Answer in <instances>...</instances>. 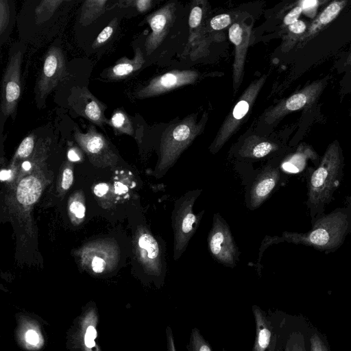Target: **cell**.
<instances>
[{
	"label": "cell",
	"instance_id": "6da1fadb",
	"mask_svg": "<svg viewBox=\"0 0 351 351\" xmlns=\"http://www.w3.org/2000/svg\"><path fill=\"white\" fill-rule=\"evenodd\" d=\"M204 116L197 122L194 115L169 125L164 131L160 143V160L158 168L165 173L177 161L181 154L200 134L206 121Z\"/></svg>",
	"mask_w": 351,
	"mask_h": 351
},
{
	"label": "cell",
	"instance_id": "7a4b0ae2",
	"mask_svg": "<svg viewBox=\"0 0 351 351\" xmlns=\"http://www.w3.org/2000/svg\"><path fill=\"white\" fill-rule=\"evenodd\" d=\"M201 192L200 189L188 191L175 202L171 216L175 261L185 251L199 224L204 211L195 215L193 207Z\"/></svg>",
	"mask_w": 351,
	"mask_h": 351
},
{
	"label": "cell",
	"instance_id": "3957f363",
	"mask_svg": "<svg viewBox=\"0 0 351 351\" xmlns=\"http://www.w3.org/2000/svg\"><path fill=\"white\" fill-rule=\"evenodd\" d=\"M272 311L274 330L281 344L282 351H310L311 322L302 315H291Z\"/></svg>",
	"mask_w": 351,
	"mask_h": 351
},
{
	"label": "cell",
	"instance_id": "277c9868",
	"mask_svg": "<svg viewBox=\"0 0 351 351\" xmlns=\"http://www.w3.org/2000/svg\"><path fill=\"white\" fill-rule=\"evenodd\" d=\"M341 160L337 146L328 147L319 167L313 173L309 184V202L317 206L330 199L337 184Z\"/></svg>",
	"mask_w": 351,
	"mask_h": 351
},
{
	"label": "cell",
	"instance_id": "5b68a950",
	"mask_svg": "<svg viewBox=\"0 0 351 351\" xmlns=\"http://www.w3.org/2000/svg\"><path fill=\"white\" fill-rule=\"evenodd\" d=\"M266 77L265 75H263L254 80L243 93L219 130L210 147L211 152H217L235 132L243 119L254 103Z\"/></svg>",
	"mask_w": 351,
	"mask_h": 351
},
{
	"label": "cell",
	"instance_id": "8992f818",
	"mask_svg": "<svg viewBox=\"0 0 351 351\" xmlns=\"http://www.w3.org/2000/svg\"><path fill=\"white\" fill-rule=\"evenodd\" d=\"M23 53L14 49L10 53L7 66L4 71L1 96V113L7 119L14 114L21 93V71Z\"/></svg>",
	"mask_w": 351,
	"mask_h": 351
},
{
	"label": "cell",
	"instance_id": "52a82bcc",
	"mask_svg": "<svg viewBox=\"0 0 351 351\" xmlns=\"http://www.w3.org/2000/svg\"><path fill=\"white\" fill-rule=\"evenodd\" d=\"M66 76L65 59L62 49L56 46L49 49L44 57L41 73L36 83V98L43 101Z\"/></svg>",
	"mask_w": 351,
	"mask_h": 351
},
{
	"label": "cell",
	"instance_id": "ba28073f",
	"mask_svg": "<svg viewBox=\"0 0 351 351\" xmlns=\"http://www.w3.org/2000/svg\"><path fill=\"white\" fill-rule=\"evenodd\" d=\"M208 245L210 254L218 262L231 267L236 265L239 256L237 248L228 223L219 214L214 215Z\"/></svg>",
	"mask_w": 351,
	"mask_h": 351
},
{
	"label": "cell",
	"instance_id": "9c48e42d",
	"mask_svg": "<svg viewBox=\"0 0 351 351\" xmlns=\"http://www.w3.org/2000/svg\"><path fill=\"white\" fill-rule=\"evenodd\" d=\"M67 103L77 115L95 125L103 127L108 123L104 114L106 105L97 99L87 88L73 87L68 97Z\"/></svg>",
	"mask_w": 351,
	"mask_h": 351
},
{
	"label": "cell",
	"instance_id": "30bf717a",
	"mask_svg": "<svg viewBox=\"0 0 351 351\" xmlns=\"http://www.w3.org/2000/svg\"><path fill=\"white\" fill-rule=\"evenodd\" d=\"M198 73L192 70H173L153 78L136 93L138 99L164 94L171 90L194 83Z\"/></svg>",
	"mask_w": 351,
	"mask_h": 351
},
{
	"label": "cell",
	"instance_id": "8fae6325",
	"mask_svg": "<svg viewBox=\"0 0 351 351\" xmlns=\"http://www.w3.org/2000/svg\"><path fill=\"white\" fill-rule=\"evenodd\" d=\"M176 12V4L169 3L147 17L151 28L145 43L147 55H150L162 43L172 25Z\"/></svg>",
	"mask_w": 351,
	"mask_h": 351
},
{
	"label": "cell",
	"instance_id": "7c38bea8",
	"mask_svg": "<svg viewBox=\"0 0 351 351\" xmlns=\"http://www.w3.org/2000/svg\"><path fill=\"white\" fill-rule=\"evenodd\" d=\"M229 39L234 45V58L232 69L234 89L236 93L243 74L245 60L250 44L251 27L244 23H234L229 28Z\"/></svg>",
	"mask_w": 351,
	"mask_h": 351
},
{
	"label": "cell",
	"instance_id": "4fadbf2b",
	"mask_svg": "<svg viewBox=\"0 0 351 351\" xmlns=\"http://www.w3.org/2000/svg\"><path fill=\"white\" fill-rule=\"evenodd\" d=\"M255 324V338L252 351H268L274 336L271 310L266 311L256 304L252 306Z\"/></svg>",
	"mask_w": 351,
	"mask_h": 351
},
{
	"label": "cell",
	"instance_id": "5bb4252c",
	"mask_svg": "<svg viewBox=\"0 0 351 351\" xmlns=\"http://www.w3.org/2000/svg\"><path fill=\"white\" fill-rule=\"evenodd\" d=\"M321 88L322 84L315 83L306 87L302 91L293 95L267 112L265 115V121L272 123L289 112L303 108L316 97Z\"/></svg>",
	"mask_w": 351,
	"mask_h": 351
},
{
	"label": "cell",
	"instance_id": "9a60e30c",
	"mask_svg": "<svg viewBox=\"0 0 351 351\" xmlns=\"http://www.w3.org/2000/svg\"><path fill=\"white\" fill-rule=\"evenodd\" d=\"M280 178L276 168H267L261 172L253 183L250 193V206L256 208L267 198Z\"/></svg>",
	"mask_w": 351,
	"mask_h": 351
},
{
	"label": "cell",
	"instance_id": "2e32d148",
	"mask_svg": "<svg viewBox=\"0 0 351 351\" xmlns=\"http://www.w3.org/2000/svg\"><path fill=\"white\" fill-rule=\"evenodd\" d=\"M144 62L143 53L141 48L136 47L135 49L134 58L130 59L124 56L119 59L117 62L108 69L107 77L110 80H113L125 78L139 70Z\"/></svg>",
	"mask_w": 351,
	"mask_h": 351
},
{
	"label": "cell",
	"instance_id": "e0dca14e",
	"mask_svg": "<svg viewBox=\"0 0 351 351\" xmlns=\"http://www.w3.org/2000/svg\"><path fill=\"white\" fill-rule=\"evenodd\" d=\"M346 3V1H335L330 3L311 23L307 32L301 38V40L306 41L313 37L337 16Z\"/></svg>",
	"mask_w": 351,
	"mask_h": 351
},
{
	"label": "cell",
	"instance_id": "ac0fdd59",
	"mask_svg": "<svg viewBox=\"0 0 351 351\" xmlns=\"http://www.w3.org/2000/svg\"><path fill=\"white\" fill-rule=\"evenodd\" d=\"M42 187L39 180L32 176L22 180L17 188L16 197L23 205L34 203L40 197Z\"/></svg>",
	"mask_w": 351,
	"mask_h": 351
},
{
	"label": "cell",
	"instance_id": "d6986e66",
	"mask_svg": "<svg viewBox=\"0 0 351 351\" xmlns=\"http://www.w3.org/2000/svg\"><path fill=\"white\" fill-rule=\"evenodd\" d=\"M107 0H88L83 2L79 22L86 26L94 22L106 11Z\"/></svg>",
	"mask_w": 351,
	"mask_h": 351
},
{
	"label": "cell",
	"instance_id": "ffe728a7",
	"mask_svg": "<svg viewBox=\"0 0 351 351\" xmlns=\"http://www.w3.org/2000/svg\"><path fill=\"white\" fill-rule=\"evenodd\" d=\"M108 123L119 134L132 135L134 133L133 125L128 114L122 110L117 109L114 111Z\"/></svg>",
	"mask_w": 351,
	"mask_h": 351
},
{
	"label": "cell",
	"instance_id": "44dd1931",
	"mask_svg": "<svg viewBox=\"0 0 351 351\" xmlns=\"http://www.w3.org/2000/svg\"><path fill=\"white\" fill-rule=\"evenodd\" d=\"M63 3L62 0H43L34 10L35 21L40 25L48 21Z\"/></svg>",
	"mask_w": 351,
	"mask_h": 351
},
{
	"label": "cell",
	"instance_id": "7402d4cb",
	"mask_svg": "<svg viewBox=\"0 0 351 351\" xmlns=\"http://www.w3.org/2000/svg\"><path fill=\"white\" fill-rule=\"evenodd\" d=\"M138 246L146 252L147 258L154 263L159 261L160 249L154 237L149 233H143L138 239Z\"/></svg>",
	"mask_w": 351,
	"mask_h": 351
},
{
	"label": "cell",
	"instance_id": "603a6c76",
	"mask_svg": "<svg viewBox=\"0 0 351 351\" xmlns=\"http://www.w3.org/2000/svg\"><path fill=\"white\" fill-rule=\"evenodd\" d=\"M276 149V146L267 141L260 140L252 143L250 147L247 146L242 150L245 156L261 158L268 155Z\"/></svg>",
	"mask_w": 351,
	"mask_h": 351
},
{
	"label": "cell",
	"instance_id": "cb8c5ba5",
	"mask_svg": "<svg viewBox=\"0 0 351 351\" xmlns=\"http://www.w3.org/2000/svg\"><path fill=\"white\" fill-rule=\"evenodd\" d=\"M186 348L187 351H213L209 342L197 327L191 329Z\"/></svg>",
	"mask_w": 351,
	"mask_h": 351
},
{
	"label": "cell",
	"instance_id": "d4e9b609",
	"mask_svg": "<svg viewBox=\"0 0 351 351\" xmlns=\"http://www.w3.org/2000/svg\"><path fill=\"white\" fill-rule=\"evenodd\" d=\"M310 351H331L328 338L313 324L310 328Z\"/></svg>",
	"mask_w": 351,
	"mask_h": 351
},
{
	"label": "cell",
	"instance_id": "484cf974",
	"mask_svg": "<svg viewBox=\"0 0 351 351\" xmlns=\"http://www.w3.org/2000/svg\"><path fill=\"white\" fill-rule=\"evenodd\" d=\"M330 232L332 231H329V229L325 227L315 229L309 234L308 241L315 245H326L330 242V239L333 237Z\"/></svg>",
	"mask_w": 351,
	"mask_h": 351
},
{
	"label": "cell",
	"instance_id": "4316f807",
	"mask_svg": "<svg viewBox=\"0 0 351 351\" xmlns=\"http://www.w3.org/2000/svg\"><path fill=\"white\" fill-rule=\"evenodd\" d=\"M117 25V19L114 18L97 36L93 43V47L96 49L104 45L112 37Z\"/></svg>",
	"mask_w": 351,
	"mask_h": 351
},
{
	"label": "cell",
	"instance_id": "83f0119b",
	"mask_svg": "<svg viewBox=\"0 0 351 351\" xmlns=\"http://www.w3.org/2000/svg\"><path fill=\"white\" fill-rule=\"evenodd\" d=\"M34 134H31L22 141L17 149L18 156L26 158L32 154L34 147Z\"/></svg>",
	"mask_w": 351,
	"mask_h": 351
},
{
	"label": "cell",
	"instance_id": "f1b7e54d",
	"mask_svg": "<svg viewBox=\"0 0 351 351\" xmlns=\"http://www.w3.org/2000/svg\"><path fill=\"white\" fill-rule=\"evenodd\" d=\"M10 22V8L8 1L0 0V33L3 34Z\"/></svg>",
	"mask_w": 351,
	"mask_h": 351
},
{
	"label": "cell",
	"instance_id": "f546056e",
	"mask_svg": "<svg viewBox=\"0 0 351 351\" xmlns=\"http://www.w3.org/2000/svg\"><path fill=\"white\" fill-rule=\"evenodd\" d=\"M230 23V16L228 14H221L214 16L210 21V25L215 30H220L227 27Z\"/></svg>",
	"mask_w": 351,
	"mask_h": 351
},
{
	"label": "cell",
	"instance_id": "4dcf8cb0",
	"mask_svg": "<svg viewBox=\"0 0 351 351\" xmlns=\"http://www.w3.org/2000/svg\"><path fill=\"white\" fill-rule=\"evenodd\" d=\"M300 6L302 8V12L309 17H313L317 12L319 1L317 0H303L300 1Z\"/></svg>",
	"mask_w": 351,
	"mask_h": 351
},
{
	"label": "cell",
	"instance_id": "1f68e13d",
	"mask_svg": "<svg viewBox=\"0 0 351 351\" xmlns=\"http://www.w3.org/2000/svg\"><path fill=\"white\" fill-rule=\"evenodd\" d=\"M202 9L199 6H194L189 14V25L191 28L197 27L201 23Z\"/></svg>",
	"mask_w": 351,
	"mask_h": 351
},
{
	"label": "cell",
	"instance_id": "d6a6232c",
	"mask_svg": "<svg viewBox=\"0 0 351 351\" xmlns=\"http://www.w3.org/2000/svg\"><path fill=\"white\" fill-rule=\"evenodd\" d=\"M302 12V10L300 5L295 7L286 14L284 18V23L289 26L296 22Z\"/></svg>",
	"mask_w": 351,
	"mask_h": 351
},
{
	"label": "cell",
	"instance_id": "836d02e7",
	"mask_svg": "<svg viewBox=\"0 0 351 351\" xmlns=\"http://www.w3.org/2000/svg\"><path fill=\"white\" fill-rule=\"evenodd\" d=\"M167 351H177L175 345V339L173 329L171 326L166 328Z\"/></svg>",
	"mask_w": 351,
	"mask_h": 351
},
{
	"label": "cell",
	"instance_id": "e575fe53",
	"mask_svg": "<svg viewBox=\"0 0 351 351\" xmlns=\"http://www.w3.org/2000/svg\"><path fill=\"white\" fill-rule=\"evenodd\" d=\"M73 172L71 169L66 168L63 171L62 187L64 189H68L70 188L73 183Z\"/></svg>",
	"mask_w": 351,
	"mask_h": 351
},
{
	"label": "cell",
	"instance_id": "d590c367",
	"mask_svg": "<svg viewBox=\"0 0 351 351\" xmlns=\"http://www.w3.org/2000/svg\"><path fill=\"white\" fill-rule=\"evenodd\" d=\"M71 211L78 218H83L85 215V207L80 202L75 201L70 206Z\"/></svg>",
	"mask_w": 351,
	"mask_h": 351
},
{
	"label": "cell",
	"instance_id": "8d00e7d4",
	"mask_svg": "<svg viewBox=\"0 0 351 351\" xmlns=\"http://www.w3.org/2000/svg\"><path fill=\"white\" fill-rule=\"evenodd\" d=\"M152 4L151 0H136L132 2V6L141 13L147 11L152 7Z\"/></svg>",
	"mask_w": 351,
	"mask_h": 351
},
{
	"label": "cell",
	"instance_id": "74e56055",
	"mask_svg": "<svg viewBox=\"0 0 351 351\" xmlns=\"http://www.w3.org/2000/svg\"><path fill=\"white\" fill-rule=\"evenodd\" d=\"M288 28L291 32L295 34H301L305 32L306 26L304 21L298 20L289 25Z\"/></svg>",
	"mask_w": 351,
	"mask_h": 351
},
{
	"label": "cell",
	"instance_id": "f35d334b",
	"mask_svg": "<svg viewBox=\"0 0 351 351\" xmlns=\"http://www.w3.org/2000/svg\"><path fill=\"white\" fill-rule=\"evenodd\" d=\"M106 263L100 257L95 256L92 261V267L95 272L101 273L105 268Z\"/></svg>",
	"mask_w": 351,
	"mask_h": 351
},
{
	"label": "cell",
	"instance_id": "ab89813d",
	"mask_svg": "<svg viewBox=\"0 0 351 351\" xmlns=\"http://www.w3.org/2000/svg\"><path fill=\"white\" fill-rule=\"evenodd\" d=\"M26 340L29 343L36 345L39 341V337L34 330H29L26 333Z\"/></svg>",
	"mask_w": 351,
	"mask_h": 351
},
{
	"label": "cell",
	"instance_id": "60d3db41",
	"mask_svg": "<svg viewBox=\"0 0 351 351\" xmlns=\"http://www.w3.org/2000/svg\"><path fill=\"white\" fill-rule=\"evenodd\" d=\"M108 186L105 183L98 184L95 186L94 193L98 197H101L108 191Z\"/></svg>",
	"mask_w": 351,
	"mask_h": 351
},
{
	"label": "cell",
	"instance_id": "b9f144b4",
	"mask_svg": "<svg viewBox=\"0 0 351 351\" xmlns=\"http://www.w3.org/2000/svg\"><path fill=\"white\" fill-rule=\"evenodd\" d=\"M268 351H282L281 344L275 332V330L274 336Z\"/></svg>",
	"mask_w": 351,
	"mask_h": 351
},
{
	"label": "cell",
	"instance_id": "7bdbcfd3",
	"mask_svg": "<svg viewBox=\"0 0 351 351\" xmlns=\"http://www.w3.org/2000/svg\"><path fill=\"white\" fill-rule=\"evenodd\" d=\"M115 193L117 194H123L127 192V187L120 182H117L114 184Z\"/></svg>",
	"mask_w": 351,
	"mask_h": 351
},
{
	"label": "cell",
	"instance_id": "ee69618b",
	"mask_svg": "<svg viewBox=\"0 0 351 351\" xmlns=\"http://www.w3.org/2000/svg\"><path fill=\"white\" fill-rule=\"evenodd\" d=\"M68 158L71 161H78L80 160V157L75 149H71L68 152Z\"/></svg>",
	"mask_w": 351,
	"mask_h": 351
},
{
	"label": "cell",
	"instance_id": "f6af8a7d",
	"mask_svg": "<svg viewBox=\"0 0 351 351\" xmlns=\"http://www.w3.org/2000/svg\"><path fill=\"white\" fill-rule=\"evenodd\" d=\"M85 336H87L92 339H95L97 337V331L95 328L92 326H88Z\"/></svg>",
	"mask_w": 351,
	"mask_h": 351
},
{
	"label": "cell",
	"instance_id": "bcb514c9",
	"mask_svg": "<svg viewBox=\"0 0 351 351\" xmlns=\"http://www.w3.org/2000/svg\"><path fill=\"white\" fill-rule=\"evenodd\" d=\"M12 176V171L10 170H1L0 173L1 180H8Z\"/></svg>",
	"mask_w": 351,
	"mask_h": 351
},
{
	"label": "cell",
	"instance_id": "7dc6e473",
	"mask_svg": "<svg viewBox=\"0 0 351 351\" xmlns=\"http://www.w3.org/2000/svg\"><path fill=\"white\" fill-rule=\"evenodd\" d=\"M84 343L86 347L88 348H93L95 346V343L94 341V339H92L87 336L84 337Z\"/></svg>",
	"mask_w": 351,
	"mask_h": 351
},
{
	"label": "cell",
	"instance_id": "c3c4849f",
	"mask_svg": "<svg viewBox=\"0 0 351 351\" xmlns=\"http://www.w3.org/2000/svg\"><path fill=\"white\" fill-rule=\"evenodd\" d=\"M22 167L26 171L29 170L31 168V163L29 161H25L23 162Z\"/></svg>",
	"mask_w": 351,
	"mask_h": 351
},
{
	"label": "cell",
	"instance_id": "681fc988",
	"mask_svg": "<svg viewBox=\"0 0 351 351\" xmlns=\"http://www.w3.org/2000/svg\"><path fill=\"white\" fill-rule=\"evenodd\" d=\"M350 63H351V53H350L348 58H347L346 64H349Z\"/></svg>",
	"mask_w": 351,
	"mask_h": 351
},
{
	"label": "cell",
	"instance_id": "f907efd6",
	"mask_svg": "<svg viewBox=\"0 0 351 351\" xmlns=\"http://www.w3.org/2000/svg\"><path fill=\"white\" fill-rule=\"evenodd\" d=\"M221 351H228V350L225 348H223Z\"/></svg>",
	"mask_w": 351,
	"mask_h": 351
}]
</instances>
